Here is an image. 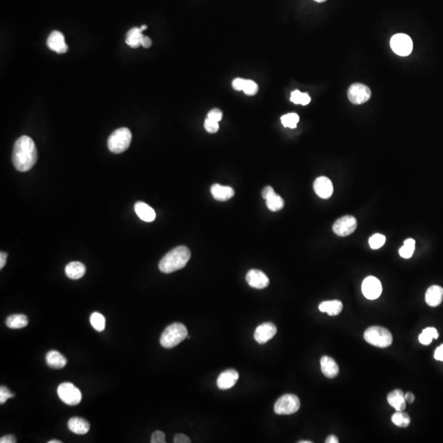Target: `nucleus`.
Masks as SVG:
<instances>
[{
    "mask_svg": "<svg viewBox=\"0 0 443 443\" xmlns=\"http://www.w3.org/2000/svg\"><path fill=\"white\" fill-rule=\"evenodd\" d=\"M315 1L318 2V3H322V2H325L326 0H315Z\"/></svg>",
    "mask_w": 443,
    "mask_h": 443,
    "instance_id": "obj_52",
    "label": "nucleus"
},
{
    "mask_svg": "<svg viewBox=\"0 0 443 443\" xmlns=\"http://www.w3.org/2000/svg\"><path fill=\"white\" fill-rule=\"evenodd\" d=\"M48 443H62V441L56 440V439H53V440L49 441Z\"/></svg>",
    "mask_w": 443,
    "mask_h": 443,
    "instance_id": "obj_49",
    "label": "nucleus"
},
{
    "mask_svg": "<svg viewBox=\"0 0 443 443\" xmlns=\"http://www.w3.org/2000/svg\"><path fill=\"white\" fill-rule=\"evenodd\" d=\"M0 443H17V439L13 435L3 436L0 438Z\"/></svg>",
    "mask_w": 443,
    "mask_h": 443,
    "instance_id": "obj_43",
    "label": "nucleus"
},
{
    "mask_svg": "<svg viewBox=\"0 0 443 443\" xmlns=\"http://www.w3.org/2000/svg\"><path fill=\"white\" fill-rule=\"evenodd\" d=\"M321 370L325 377L328 378H334L339 373V367L335 360L329 356H322L320 360Z\"/></svg>",
    "mask_w": 443,
    "mask_h": 443,
    "instance_id": "obj_17",
    "label": "nucleus"
},
{
    "mask_svg": "<svg viewBox=\"0 0 443 443\" xmlns=\"http://www.w3.org/2000/svg\"><path fill=\"white\" fill-rule=\"evenodd\" d=\"M311 98L307 93H302L300 91H294L291 96V101L295 104H301V105H307L310 103Z\"/></svg>",
    "mask_w": 443,
    "mask_h": 443,
    "instance_id": "obj_34",
    "label": "nucleus"
},
{
    "mask_svg": "<svg viewBox=\"0 0 443 443\" xmlns=\"http://www.w3.org/2000/svg\"><path fill=\"white\" fill-rule=\"evenodd\" d=\"M392 421L398 427L406 428L411 423V417L407 413H404L403 411H397L392 416Z\"/></svg>",
    "mask_w": 443,
    "mask_h": 443,
    "instance_id": "obj_31",
    "label": "nucleus"
},
{
    "mask_svg": "<svg viewBox=\"0 0 443 443\" xmlns=\"http://www.w3.org/2000/svg\"><path fill=\"white\" fill-rule=\"evenodd\" d=\"M265 200H266V205L271 211H279L284 207V200L282 197L276 193L271 195Z\"/></svg>",
    "mask_w": 443,
    "mask_h": 443,
    "instance_id": "obj_30",
    "label": "nucleus"
},
{
    "mask_svg": "<svg viewBox=\"0 0 443 443\" xmlns=\"http://www.w3.org/2000/svg\"><path fill=\"white\" fill-rule=\"evenodd\" d=\"M68 427L72 433L78 435H84L90 431V423L86 419L79 417L70 418L68 421Z\"/></svg>",
    "mask_w": 443,
    "mask_h": 443,
    "instance_id": "obj_22",
    "label": "nucleus"
},
{
    "mask_svg": "<svg viewBox=\"0 0 443 443\" xmlns=\"http://www.w3.org/2000/svg\"><path fill=\"white\" fill-rule=\"evenodd\" d=\"M188 336V331L186 326L180 322H175L169 325L162 333L160 345L166 349H171L179 345Z\"/></svg>",
    "mask_w": 443,
    "mask_h": 443,
    "instance_id": "obj_3",
    "label": "nucleus"
},
{
    "mask_svg": "<svg viewBox=\"0 0 443 443\" xmlns=\"http://www.w3.org/2000/svg\"><path fill=\"white\" fill-rule=\"evenodd\" d=\"M36 161L37 149L35 142L29 136H21L13 146V163L15 169L20 172L29 171Z\"/></svg>",
    "mask_w": 443,
    "mask_h": 443,
    "instance_id": "obj_1",
    "label": "nucleus"
},
{
    "mask_svg": "<svg viewBox=\"0 0 443 443\" xmlns=\"http://www.w3.org/2000/svg\"><path fill=\"white\" fill-rule=\"evenodd\" d=\"M204 128L209 133H216L219 130V123L206 118L204 121Z\"/></svg>",
    "mask_w": 443,
    "mask_h": 443,
    "instance_id": "obj_37",
    "label": "nucleus"
},
{
    "mask_svg": "<svg viewBox=\"0 0 443 443\" xmlns=\"http://www.w3.org/2000/svg\"><path fill=\"white\" fill-rule=\"evenodd\" d=\"M405 399L407 402L413 403L415 400V395L413 393H408L405 394Z\"/></svg>",
    "mask_w": 443,
    "mask_h": 443,
    "instance_id": "obj_48",
    "label": "nucleus"
},
{
    "mask_svg": "<svg viewBox=\"0 0 443 443\" xmlns=\"http://www.w3.org/2000/svg\"><path fill=\"white\" fill-rule=\"evenodd\" d=\"M191 258V251L187 247L177 246L172 249L160 260L159 269L164 273H171L183 269Z\"/></svg>",
    "mask_w": 443,
    "mask_h": 443,
    "instance_id": "obj_2",
    "label": "nucleus"
},
{
    "mask_svg": "<svg viewBox=\"0 0 443 443\" xmlns=\"http://www.w3.org/2000/svg\"><path fill=\"white\" fill-rule=\"evenodd\" d=\"M5 323L9 328L20 329L27 326L28 320L24 315H13L6 319Z\"/></svg>",
    "mask_w": 443,
    "mask_h": 443,
    "instance_id": "obj_28",
    "label": "nucleus"
},
{
    "mask_svg": "<svg viewBox=\"0 0 443 443\" xmlns=\"http://www.w3.org/2000/svg\"><path fill=\"white\" fill-rule=\"evenodd\" d=\"M434 359L438 361H443V344L438 346L434 352Z\"/></svg>",
    "mask_w": 443,
    "mask_h": 443,
    "instance_id": "obj_42",
    "label": "nucleus"
},
{
    "mask_svg": "<svg viewBox=\"0 0 443 443\" xmlns=\"http://www.w3.org/2000/svg\"><path fill=\"white\" fill-rule=\"evenodd\" d=\"M277 333V327L272 322H265L257 327L254 332V340L259 344H265L274 338Z\"/></svg>",
    "mask_w": 443,
    "mask_h": 443,
    "instance_id": "obj_12",
    "label": "nucleus"
},
{
    "mask_svg": "<svg viewBox=\"0 0 443 443\" xmlns=\"http://www.w3.org/2000/svg\"><path fill=\"white\" fill-rule=\"evenodd\" d=\"M273 193H275V192L272 187H266L262 192L263 198H264V199H267L268 197H270V196L273 194Z\"/></svg>",
    "mask_w": 443,
    "mask_h": 443,
    "instance_id": "obj_44",
    "label": "nucleus"
},
{
    "mask_svg": "<svg viewBox=\"0 0 443 443\" xmlns=\"http://www.w3.org/2000/svg\"><path fill=\"white\" fill-rule=\"evenodd\" d=\"M173 442L175 443H191V440L185 434L178 433V434H176V435L174 436Z\"/></svg>",
    "mask_w": 443,
    "mask_h": 443,
    "instance_id": "obj_41",
    "label": "nucleus"
},
{
    "mask_svg": "<svg viewBox=\"0 0 443 443\" xmlns=\"http://www.w3.org/2000/svg\"><path fill=\"white\" fill-rule=\"evenodd\" d=\"M246 279L250 287L256 289H264L270 284V279L267 275L260 270H249L247 272Z\"/></svg>",
    "mask_w": 443,
    "mask_h": 443,
    "instance_id": "obj_13",
    "label": "nucleus"
},
{
    "mask_svg": "<svg viewBox=\"0 0 443 443\" xmlns=\"http://www.w3.org/2000/svg\"><path fill=\"white\" fill-rule=\"evenodd\" d=\"M282 123L285 127H289V128H295L297 126V123L300 121V118L296 114H285L281 118Z\"/></svg>",
    "mask_w": 443,
    "mask_h": 443,
    "instance_id": "obj_35",
    "label": "nucleus"
},
{
    "mask_svg": "<svg viewBox=\"0 0 443 443\" xmlns=\"http://www.w3.org/2000/svg\"><path fill=\"white\" fill-rule=\"evenodd\" d=\"M207 118L219 123L222 119V113L219 108H214V109L209 111V114L207 115Z\"/></svg>",
    "mask_w": 443,
    "mask_h": 443,
    "instance_id": "obj_39",
    "label": "nucleus"
},
{
    "mask_svg": "<svg viewBox=\"0 0 443 443\" xmlns=\"http://www.w3.org/2000/svg\"><path fill=\"white\" fill-rule=\"evenodd\" d=\"M91 324L94 327V329L97 332H103L105 329V318L99 313L95 312L91 315L90 318Z\"/></svg>",
    "mask_w": 443,
    "mask_h": 443,
    "instance_id": "obj_33",
    "label": "nucleus"
},
{
    "mask_svg": "<svg viewBox=\"0 0 443 443\" xmlns=\"http://www.w3.org/2000/svg\"><path fill=\"white\" fill-rule=\"evenodd\" d=\"M141 29L142 30H146V29H147V25H141Z\"/></svg>",
    "mask_w": 443,
    "mask_h": 443,
    "instance_id": "obj_51",
    "label": "nucleus"
},
{
    "mask_svg": "<svg viewBox=\"0 0 443 443\" xmlns=\"http://www.w3.org/2000/svg\"><path fill=\"white\" fill-rule=\"evenodd\" d=\"M151 45L152 41L150 38L144 35L143 38L141 40V46H143L144 48H149Z\"/></svg>",
    "mask_w": 443,
    "mask_h": 443,
    "instance_id": "obj_46",
    "label": "nucleus"
},
{
    "mask_svg": "<svg viewBox=\"0 0 443 443\" xmlns=\"http://www.w3.org/2000/svg\"><path fill=\"white\" fill-rule=\"evenodd\" d=\"M46 363L49 367L53 369H63L67 365V360L58 351L50 350L46 355Z\"/></svg>",
    "mask_w": 443,
    "mask_h": 443,
    "instance_id": "obj_26",
    "label": "nucleus"
},
{
    "mask_svg": "<svg viewBox=\"0 0 443 443\" xmlns=\"http://www.w3.org/2000/svg\"><path fill=\"white\" fill-rule=\"evenodd\" d=\"M299 443H312V442H310V441H300Z\"/></svg>",
    "mask_w": 443,
    "mask_h": 443,
    "instance_id": "obj_50",
    "label": "nucleus"
},
{
    "mask_svg": "<svg viewBox=\"0 0 443 443\" xmlns=\"http://www.w3.org/2000/svg\"><path fill=\"white\" fill-rule=\"evenodd\" d=\"M131 132L126 127L117 129L108 139V149L114 154H121L128 149L131 145Z\"/></svg>",
    "mask_w": 443,
    "mask_h": 443,
    "instance_id": "obj_4",
    "label": "nucleus"
},
{
    "mask_svg": "<svg viewBox=\"0 0 443 443\" xmlns=\"http://www.w3.org/2000/svg\"><path fill=\"white\" fill-rule=\"evenodd\" d=\"M439 337L438 332L435 327H427L423 330L420 335L418 336V341L423 345H429L433 339H438Z\"/></svg>",
    "mask_w": 443,
    "mask_h": 443,
    "instance_id": "obj_29",
    "label": "nucleus"
},
{
    "mask_svg": "<svg viewBox=\"0 0 443 443\" xmlns=\"http://www.w3.org/2000/svg\"><path fill=\"white\" fill-rule=\"evenodd\" d=\"M364 337L368 343L379 348L390 346L393 341L392 333L387 328L379 326L369 327Z\"/></svg>",
    "mask_w": 443,
    "mask_h": 443,
    "instance_id": "obj_5",
    "label": "nucleus"
},
{
    "mask_svg": "<svg viewBox=\"0 0 443 443\" xmlns=\"http://www.w3.org/2000/svg\"><path fill=\"white\" fill-rule=\"evenodd\" d=\"M416 249V241L414 239L405 240L404 246L399 250V254L404 259H410L413 255Z\"/></svg>",
    "mask_w": 443,
    "mask_h": 443,
    "instance_id": "obj_32",
    "label": "nucleus"
},
{
    "mask_svg": "<svg viewBox=\"0 0 443 443\" xmlns=\"http://www.w3.org/2000/svg\"><path fill=\"white\" fill-rule=\"evenodd\" d=\"M141 27H134L126 34V43L131 48H138L141 46V40L143 38Z\"/></svg>",
    "mask_w": 443,
    "mask_h": 443,
    "instance_id": "obj_27",
    "label": "nucleus"
},
{
    "mask_svg": "<svg viewBox=\"0 0 443 443\" xmlns=\"http://www.w3.org/2000/svg\"><path fill=\"white\" fill-rule=\"evenodd\" d=\"M151 443H166V440H165V434L161 431H155L152 434L151 437Z\"/></svg>",
    "mask_w": 443,
    "mask_h": 443,
    "instance_id": "obj_40",
    "label": "nucleus"
},
{
    "mask_svg": "<svg viewBox=\"0 0 443 443\" xmlns=\"http://www.w3.org/2000/svg\"><path fill=\"white\" fill-rule=\"evenodd\" d=\"M443 299V288L440 286H432L425 294L426 303L431 307H437L441 305Z\"/></svg>",
    "mask_w": 443,
    "mask_h": 443,
    "instance_id": "obj_18",
    "label": "nucleus"
},
{
    "mask_svg": "<svg viewBox=\"0 0 443 443\" xmlns=\"http://www.w3.org/2000/svg\"><path fill=\"white\" fill-rule=\"evenodd\" d=\"M390 45L393 52L402 57L410 55L413 50V41L405 34L393 35L391 39Z\"/></svg>",
    "mask_w": 443,
    "mask_h": 443,
    "instance_id": "obj_8",
    "label": "nucleus"
},
{
    "mask_svg": "<svg viewBox=\"0 0 443 443\" xmlns=\"http://www.w3.org/2000/svg\"><path fill=\"white\" fill-rule=\"evenodd\" d=\"M65 273L71 279H80L86 273V267L81 262H71L66 266Z\"/></svg>",
    "mask_w": 443,
    "mask_h": 443,
    "instance_id": "obj_24",
    "label": "nucleus"
},
{
    "mask_svg": "<svg viewBox=\"0 0 443 443\" xmlns=\"http://www.w3.org/2000/svg\"><path fill=\"white\" fill-rule=\"evenodd\" d=\"M300 399L293 394H285L276 401L274 412L277 415H292L299 411Z\"/></svg>",
    "mask_w": 443,
    "mask_h": 443,
    "instance_id": "obj_6",
    "label": "nucleus"
},
{
    "mask_svg": "<svg viewBox=\"0 0 443 443\" xmlns=\"http://www.w3.org/2000/svg\"><path fill=\"white\" fill-rule=\"evenodd\" d=\"M314 189L315 193L322 199H328L333 193L332 181L326 176H320L315 180Z\"/></svg>",
    "mask_w": 443,
    "mask_h": 443,
    "instance_id": "obj_14",
    "label": "nucleus"
},
{
    "mask_svg": "<svg viewBox=\"0 0 443 443\" xmlns=\"http://www.w3.org/2000/svg\"><path fill=\"white\" fill-rule=\"evenodd\" d=\"M347 96L351 103L354 104H362L370 98V89L364 84H353L348 90Z\"/></svg>",
    "mask_w": 443,
    "mask_h": 443,
    "instance_id": "obj_10",
    "label": "nucleus"
},
{
    "mask_svg": "<svg viewBox=\"0 0 443 443\" xmlns=\"http://www.w3.org/2000/svg\"><path fill=\"white\" fill-rule=\"evenodd\" d=\"M343 305L340 300H327L319 305V310L322 313H327L330 316H337L343 311Z\"/></svg>",
    "mask_w": 443,
    "mask_h": 443,
    "instance_id": "obj_25",
    "label": "nucleus"
},
{
    "mask_svg": "<svg viewBox=\"0 0 443 443\" xmlns=\"http://www.w3.org/2000/svg\"><path fill=\"white\" fill-rule=\"evenodd\" d=\"M135 211H136L137 216L146 222H151L156 219V214L154 209L148 204L144 203V202L139 201L135 204Z\"/></svg>",
    "mask_w": 443,
    "mask_h": 443,
    "instance_id": "obj_20",
    "label": "nucleus"
},
{
    "mask_svg": "<svg viewBox=\"0 0 443 443\" xmlns=\"http://www.w3.org/2000/svg\"><path fill=\"white\" fill-rule=\"evenodd\" d=\"M58 395L63 402L74 406L81 402L82 395L81 391L71 383H63L58 386Z\"/></svg>",
    "mask_w": 443,
    "mask_h": 443,
    "instance_id": "obj_7",
    "label": "nucleus"
},
{
    "mask_svg": "<svg viewBox=\"0 0 443 443\" xmlns=\"http://www.w3.org/2000/svg\"><path fill=\"white\" fill-rule=\"evenodd\" d=\"M238 378L239 374L237 371L234 369H227L219 376L217 380V386L221 390H227L237 383Z\"/></svg>",
    "mask_w": 443,
    "mask_h": 443,
    "instance_id": "obj_16",
    "label": "nucleus"
},
{
    "mask_svg": "<svg viewBox=\"0 0 443 443\" xmlns=\"http://www.w3.org/2000/svg\"><path fill=\"white\" fill-rule=\"evenodd\" d=\"M7 257L8 254L5 252L2 251L0 253V270H2L5 266Z\"/></svg>",
    "mask_w": 443,
    "mask_h": 443,
    "instance_id": "obj_45",
    "label": "nucleus"
},
{
    "mask_svg": "<svg viewBox=\"0 0 443 443\" xmlns=\"http://www.w3.org/2000/svg\"><path fill=\"white\" fill-rule=\"evenodd\" d=\"M47 46L51 50L58 53H66L68 49L64 40V35L58 30H54L49 35Z\"/></svg>",
    "mask_w": 443,
    "mask_h": 443,
    "instance_id": "obj_15",
    "label": "nucleus"
},
{
    "mask_svg": "<svg viewBox=\"0 0 443 443\" xmlns=\"http://www.w3.org/2000/svg\"><path fill=\"white\" fill-rule=\"evenodd\" d=\"M15 396L13 393H11L10 391L8 390L7 387L2 386L0 388V404L3 405L8 400L9 398H13Z\"/></svg>",
    "mask_w": 443,
    "mask_h": 443,
    "instance_id": "obj_38",
    "label": "nucleus"
},
{
    "mask_svg": "<svg viewBox=\"0 0 443 443\" xmlns=\"http://www.w3.org/2000/svg\"><path fill=\"white\" fill-rule=\"evenodd\" d=\"M385 236L379 234V233L372 236V237L369 238V246H370L371 248L373 249H379V248L383 246V245L385 244Z\"/></svg>",
    "mask_w": 443,
    "mask_h": 443,
    "instance_id": "obj_36",
    "label": "nucleus"
},
{
    "mask_svg": "<svg viewBox=\"0 0 443 443\" xmlns=\"http://www.w3.org/2000/svg\"><path fill=\"white\" fill-rule=\"evenodd\" d=\"M383 287L380 281L377 277H368L362 283V292L365 297L369 300H376L380 296Z\"/></svg>",
    "mask_w": 443,
    "mask_h": 443,
    "instance_id": "obj_11",
    "label": "nucleus"
},
{
    "mask_svg": "<svg viewBox=\"0 0 443 443\" xmlns=\"http://www.w3.org/2000/svg\"><path fill=\"white\" fill-rule=\"evenodd\" d=\"M211 194L214 199L219 201H227L234 197V190L232 187H224L219 184H214L211 187Z\"/></svg>",
    "mask_w": 443,
    "mask_h": 443,
    "instance_id": "obj_21",
    "label": "nucleus"
},
{
    "mask_svg": "<svg viewBox=\"0 0 443 443\" xmlns=\"http://www.w3.org/2000/svg\"><path fill=\"white\" fill-rule=\"evenodd\" d=\"M388 401L396 411H404L406 407L405 393L400 389H396L389 393L388 395Z\"/></svg>",
    "mask_w": 443,
    "mask_h": 443,
    "instance_id": "obj_23",
    "label": "nucleus"
},
{
    "mask_svg": "<svg viewBox=\"0 0 443 443\" xmlns=\"http://www.w3.org/2000/svg\"><path fill=\"white\" fill-rule=\"evenodd\" d=\"M357 227V220L351 215H345L338 219L332 226V230L339 237H348L355 232Z\"/></svg>",
    "mask_w": 443,
    "mask_h": 443,
    "instance_id": "obj_9",
    "label": "nucleus"
},
{
    "mask_svg": "<svg viewBox=\"0 0 443 443\" xmlns=\"http://www.w3.org/2000/svg\"><path fill=\"white\" fill-rule=\"evenodd\" d=\"M326 443H338V438L335 435H330L327 437V439L325 441Z\"/></svg>",
    "mask_w": 443,
    "mask_h": 443,
    "instance_id": "obj_47",
    "label": "nucleus"
},
{
    "mask_svg": "<svg viewBox=\"0 0 443 443\" xmlns=\"http://www.w3.org/2000/svg\"><path fill=\"white\" fill-rule=\"evenodd\" d=\"M232 86L236 91H243L248 96H254L259 91V87L254 81L246 79L237 78L232 81Z\"/></svg>",
    "mask_w": 443,
    "mask_h": 443,
    "instance_id": "obj_19",
    "label": "nucleus"
}]
</instances>
